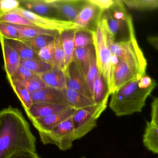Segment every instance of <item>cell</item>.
Listing matches in <instances>:
<instances>
[{"label":"cell","mask_w":158,"mask_h":158,"mask_svg":"<svg viewBox=\"0 0 158 158\" xmlns=\"http://www.w3.org/2000/svg\"><path fill=\"white\" fill-rule=\"evenodd\" d=\"M36 144V138L18 109L9 106L0 111V158L23 150L37 153Z\"/></svg>","instance_id":"cell-1"},{"label":"cell","mask_w":158,"mask_h":158,"mask_svg":"<svg viewBox=\"0 0 158 158\" xmlns=\"http://www.w3.org/2000/svg\"><path fill=\"white\" fill-rule=\"evenodd\" d=\"M108 45L111 54L117 58L112 76V94L126 83L146 74L148 63L136 38L125 42L109 39Z\"/></svg>","instance_id":"cell-2"},{"label":"cell","mask_w":158,"mask_h":158,"mask_svg":"<svg viewBox=\"0 0 158 158\" xmlns=\"http://www.w3.org/2000/svg\"><path fill=\"white\" fill-rule=\"evenodd\" d=\"M157 86L156 81L145 74L115 91L111 95L110 108L119 117L141 112L147 99Z\"/></svg>","instance_id":"cell-3"},{"label":"cell","mask_w":158,"mask_h":158,"mask_svg":"<svg viewBox=\"0 0 158 158\" xmlns=\"http://www.w3.org/2000/svg\"><path fill=\"white\" fill-rule=\"evenodd\" d=\"M100 19L115 42L128 41L136 38L132 18L123 1H115L110 8L102 13Z\"/></svg>","instance_id":"cell-4"},{"label":"cell","mask_w":158,"mask_h":158,"mask_svg":"<svg viewBox=\"0 0 158 158\" xmlns=\"http://www.w3.org/2000/svg\"><path fill=\"white\" fill-rule=\"evenodd\" d=\"M100 18L97 23L95 29L92 30L94 45L98 70L103 76L111 95L112 76L115 66L112 63V54L108 43L107 33Z\"/></svg>","instance_id":"cell-5"},{"label":"cell","mask_w":158,"mask_h":158,"mask_svg":"<svg viewBox=\"0 0 158 158\" xmlns=\"http://www.w3.org/2000/svg\"><path fill=\"white\" fill-rule=\"evenodd\" d=\"M39 135L41 142L44 144L54 145L62 151L69 150L76 141L72 117L52 130Z\"/></svg>","instance_id":"cell-6"},{"label":"cell","mask_w":158,"mask_h":158,"mask_svg":"<svg viewBox=\"0 0 158 158\" xmlns=\"http://www.w3.org/2000/svg\"><path fill=\"white\" fill-rule=\"evenodd\" d=\"M106 108L98 105L77 110L72 116L75 140H80L97 126V120Z\"/></svg>","instance_id":"cell-7"},{"label":"cell","mask_w":158,"mask_h":158,"mask_svg":"<svg viewBox=\"0 0 158 158\" xmlns=\"http://www.w3.org/2000/svg\"><path fill=\"white\" fill-rule=\"evenodd\" d=\"M12 12H15L32 22L35 26L42 28L62 32L65 30L79 28L73 21H67L59 19L43 16L19 6Z\"/></svg>","instance_id":"cell-8"},{"label":"cell","mask_w":158,"mask_h":158,"mask_svg":"<svg viewBox=\"0 0 158 158\" xmlns=\"http://www.w3.org/2000/svg\"><path fill=\"white\" fill-rule=\"evenodd\" d=\"M65 73L67 88L74 90L88 98L93 99L86 77L76 61L73 60L69 64L65 71Z\"/></svg>","instance_id":"cell-9"},{"label":"cell","mask_w":158,"mask_h":158,"mask_svg":"<svg viewBox=\"0 0 158 158\" xmlns=\"http://www.w3.org/2000/svg\"><path fill=\"white\" fill-rule=\"evenodd\" d=\"M76 110L68 107L49 116L33 120L31 122L39 134L48 132L72 117Z\"/></svg>","instance_id":"cell-10"},{"label":"cell","mask_w":158,"mask_h":158,"mask_svg":"<svg viewBox=\"0 0 158 158\" xmlns=\"http://www.w3.org/2000/svg\"><path fill=\"white\" fill-rule=\"evenodd\" d=\"M55 9L60 19L73 21L85 4L86 0H48Z\"/></svg>","instance_id":"cell-11"},{"label":"cell","mask_w":158,"mask_h":158,"mask_svg":"<svg viewBox=\"0 0 158 158\" xmlns=\"http://www.w3.org/2000/svg\"><path fill=\"white\" fill-rule=\"evenodd\" d=\"M31 95L33 104H52L70 107L63 90L46 87L40 91L31 93Z\"/></svg>","instance_id":"cell-12"},{"label":"cell","mask_w":158,"mask_h":158,"mask_svg":"<svg viewBox=\"0 0 158 158\" xmlns=\"http://www.w3.org/2000/svg\"><path fill=\"white\" fill-rule=\"evenodd\" d=\"M0 43L6 78L9 80L20 66L21 59L15 50L9 46L1 36H0Z\"/></svg>","instance_id":"cell-13"},{"label":"cell","mask_w":158,"mask_h":158,"mask_svg":"<svg viewBox=\"0 0 158 158\" xmlns=\"http://www.w3.org/2000/svg\"><path fill=\"white\" fill-rule=\"evenodd\" d=\"M19 1L21 7L35 14L43 16L60 19L56 10L48 0H21Z\"/></svg>","instance_id":"cell-14"},{"label":"cell","mask_w":158,"mask_h":158,"mask_svg":"<svg viewBox=\"0 0 158 158\" xmlns=\"http://www.w3.org/2000/svg\"><path fill=\"white\" fill-rule=\"evenodd\" d=\"M47 87L63 90L67 88L65 73L62 70L53 66L50 71L38 75Z\"/></svg>","instance_id":"cell-15"},{"label":"cell","mask_w":158,"mask_h":158,"mask_svg":"<svg viewBox=\"0 0 158 158\" xmlns=\"http://www.w3.org/2000/svg\"><path fill=\"white\" fill-rule=\"evenodd\" d=\"M63 92L69 106L75 110L84 109L96 105L92 98H88L72 89L66 88Z\"/></svg>","instance_id":"cell-16"},{"label":"cell","mask_w":158,"mask_h":158,"mask_svg":"<svg viewBox=\"0 0 158 158\" xmlns=\"http://www.w3.org/2000/svg\"><path fill=\"white\" fill-rule=\"evenodd\" d=\"M70 107L47 104H33L29 109L26 110L30 120L43 117L61 111Z\"/></svg>","instance_id":"cell-17"},{"label":"cell","mask_w":158,"mask_h":158,"mask_svg":"<svg viewBox=\"0 0 158 158\" xmlns=\"http://www.w3.org/2000/svg\"><path fill=\"white\" fill-rule=\"evenodd\" d=\"M110 96L103 76L98 70L94 83L93 99L96 105L107 108Z\"/></svg>","instance_id":"cell-18"},{"label":"cell","mask_w":158,"mask_h":158,"mask_svg":"<svg viewBox=\"0 0 158 158\" xmlns=\"http://www.w3.org/2000/svg\"><path fill=\"white\" fill-rule=\"evenodd\" d=\"M94 53V44L89 45L85 47L75 48L73 60L80 66L86 77Z\"/></svg>","instance_id":"cell-19"},{"label":"cell","mask_w":158,"mask_h":158,"mask_svg":"<svg viewBox=\"0 0 158 158\" xmlns=\"http://www.w3.org/2000/svg\"><path fill=\"white\" fill-rule=\"evenodd\" d=\"M77 29L65 30L60 32L65 55V70L73 60L75 51V36Z\"/></svg>","instance_id":"cell-20"},{"label":"cell","mask_w":158,"mask_h":158,"mask_svg":"<svg viewBox=\"0 0 158 158\" xmlns=\"http://www.w3.org/2000/svg\"><path fill=\"white\" fill-rule=\"evenodd\" d=\"M98 10H99V9L95 5L86 0V3L74 20V22L77 25L79 28H88L89 24L97 15Z\"/></svg>","instance_id":"cell-21"},{"label":"cell","mask_w":158,"mask_h":158,"mask_svg":"<svg viewBox=\"0 0 158 158\" xmlns=\"http://www.w3.org/2000/svg\"><path fill=\"white\" fill-rule=\"evenodd\" d=\"M143 143L149 151L158 155V126L151 121L147 122Z\"/></svg>","instance_id":"cell-22"},{"label":"cell","mask_w":158,"mask_h":158,"mask_svg":"<svg viewBox=\"0 0 158 158\" xmlns=\"http://www.w3.org/2000/svg\"><path fill=\"white\" fill-rule=\"evenodd\" d=\"M13 25L19 32L20 35L19 39H27L34 38L41 35H49L55 36L58 32L42 28L40 27L31 26Z\"/></svg>","instance_id":"cell-23"},{"label":"cell","mask_w":158,"mask_h":158,"mask_svg":"<svg viewBox=\"0 0 158 158\" xmlns=\"http://www.w3.org/2000/svg\"><path fill=\"white\" fill-rule=\"evenodd\" d=\"M6 42L18 53L21 60L40 59L38 53L34 52L26 44L19 40L5 39Z\"/></svg>","instance_id":"cell-24"},{"label":"cell","mask_w":158,"mask_h":158,"mask_svg":"<svg viewBox=\"0 0 158 158\" xmlns=\"http://www.w3.org/2000/svg\"><path fill=\"white\" fill-rule=\"evenodd\" d=\"M20 65L37 75L50 71L53 66L41 59L21 60Z\"/></svg>","instance_id":"cell-25"},{"label":"cell","mask_w":158,"mask_h":158,"mask_svg":"<svg viewBox=\"0 0 158 158\" xmlns=\"http://www.w3.org/2000/svg\"><path fill=\"white\" fill-rule=\"evenodd\" d=\"M9 83L20 100L25 111L29 109L33 105L30 93L25 86L18 82H10Z\"/></svg>","instance_id":"cell-26"},{"label":"cell","mask_w":158,"mask_h":158,"mask_svg":"<svg viewBox=\"0 0 158 158\" xmlns=\"http://www.w3.org/2000/svg\"><path fill=\"white\" fill-rule=\"evenodd\" d=\"M55 36L41 35L27 39H19L32 50L38 53L50 43L54 41Z\"/></svg>","instance_id":"cell-27"},{"label":"cell","mask_w":158,"mask_h":158,"mask_svg":"<svg viewBox=\"0 0 158 158\" xmlns=\"http://www.w3.org/2000/svg\"><path fill=\"white\" fill-rule=\"evenodd\" d=\"M53 66H56L65 72V55L60 32L55 36L54 57Z\"/></svg>","instance_id":"cell-28"},{"label":"cell","mask_w":158,"mask_h":158,"mask_svg":"<svg viewBox=\"0 0 158 158\" xmlns=\"http://www.w3.org/2000/svg\"><path fill=\"white\" fill-rule=\"evenodd\" d=\"M74 42L75 48H81L94 44L92 30L88 28L77 29Z\"/></svg>","instance_id":"cell-29"},{"label":"cell","mask_w":158,"mask_h":158,"mask_svg":"<svg viewBox=\"0 0 158 158\" xmlns=\"http://www.w3.org/2000/svg\"><path fill=\"white\" fill-rule=\"evenodd\" d=\"M123 2L131 9L139 10L158 9V0H124Z\"/></svg>","instance_id":"cell-30"},{"label":"cell","mask_w":158,"mask_h":158,"mask_svg":"<svg viewBox=\"0 0 158 158\" xmlns=\"http://www.w3.org/2000/svg\"><path fill=\"white\" fill-rule=\"evenodd\" d=\"M0 22L21 26H35L32 22L15 12H10L0 15Z\"/></svg>","instance_id":"cell-31"},{"label":"cell","mask_w":158,"mask_h":158,"mask_svg":"<svg viewBox=\"0 0 158 158\" xmlns=\"http://www.w3.org/2000/svg\"><path fill=\"white\" fill-rule=\"evenodd\" d=\"M19 83L25 86L30 93L40 91L47 87L38 75H36L27 80L16 81Z\"/></svg>","instance_id":"cell-32"},{"label":"cell","mask_w":158,"mask_h":158,"mask_svg":"<svg viewBox=\"0 0 158 158\" xmlns=\"http://www.w3.org/2000/svg\"><path fill=\"white\" fill-rule=\"evenodd\" d=\"M0 36L5 39H20V35L17 30L11 24L4 22H0Z\"/></svg>","instance_id":"cell-33"},{"label":"cell","mask_w":158,"mask_h":158,"mask_svg":"<svg viewBox=\"0 0 158 158\" xmlns=\"http://www.w3.org/2000/svg\"><path fill=\"white\" fill-rule=\"evenodd\" d=\"M38 55L41 59L53 66L54 64V41L42 49L38 53Z\"/></svg>","instance_id":"cell-34"},{"label":"cell","mask_w":158,"mask_h":158,"mask_svg":"<svg viewBox=\"0 0 158 158\" xmlns=\"http://www.w3.org/2000/svg\"><path fill=\"white\" fill-rule=\"evenodd\" d=\"M98 71V67L97 63L95 51V53L93 55V58H92V62L90 65L89 70L86 75V79H87L90 91L92 93V96H93L94 82Z\"/></svg>","instance_id":"cell-35"},{"label":"cell","mask_w":158,"mask_h":158,"mask_svg":"<svg viewBox=\"0 0 158 158\" xmlns=\"http://www.w3.org/2000/svg\"><path fill=\"white\" fill-rule=\"evenodd\" d=\"M36 74H34L29 70L27 69L23 66L20 65L17 70H16L13 77L9 80L10 82L23 81L27 80L30 78L35 76Z\"/></svg>","instance_id":"cell-36"},{"label":"cell","mask_w":158,"mask_h":158,"mask_svg":"<svg viewBox=\"0 0 158 158\" xmlns=\"http://www.w3.org/2000/svg\"><path fill=\"white\" fill-rule=\"evenodd\" d=\"M20 6L17 0H0V15L12 12Z\"/></svg>","instance_id":"cell-37"},{"label":"cell","mask_w":158,"mask_h":158,"mask_svg":"<svg viewBox=\"0 0 158 158\" xmlns=\"http://www.w3.org/2000/svg\"><path fill=\"white\" fill-rule=\"evenodd\" d=\"M89 2L95 5L102 12L109 9L115 2L113 0H87Z\"/></svg>","instance_id":"cell-38"},{"label":"cell","mask_w":158,"mask_h":158,"mask_svg":"<svg viewBox=\"0 0 158 158\" xmlns=\"http://www.w3.org/2000/svg\"><path fill=\"white\" fill-rule=\"evenodd\" d=\"M151 122L158 126V97L154 98L151 103Z\"/></svg>","instance_id":"cell-39"},{"label":"cell","mask_w":158,"mask_h":158,"mask_svg":"<svg viewBox=\"0 0 158 158\" xmlns=\"http://www.w3.org/2000/svg\"><path fill=\"white\" fill-rule=\"evenodd\" d=\"M9 158H41L37 153L32 151L23 150L19 151Z\"/></svg>","instance_id":"cell-40"},{"label":"cell","mask_w":158,"mask_h":158,"mask_svg":"<svg viewBox=\"0 0 158 158\" xmlns=\"http://www.w3.org/2000/svg\"><path fill=\"white\" fill-rule=\"evenodd\" d=\"M147 41L150 45L158 51V36H148Z\"/></svg>","instance_id":"cell-41"},{"label":"cell","mask_w":158,"mask_h":158,"mask_svg":"<svg viewBox=\"0 0 158 158\" xmlns=\"http://www.w3.org/2000/svg\"><path fill=\"white\" fill-rule=\"evenodd\" d=\"M80 158H86L85 157V156H82V157H80Z\"/></svg>","instance_id":"cell-42"}]
</instances>
